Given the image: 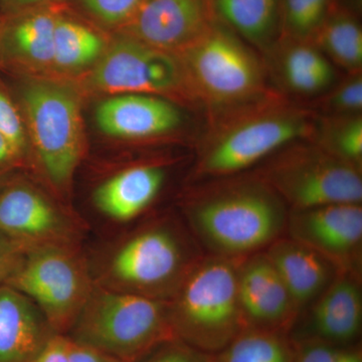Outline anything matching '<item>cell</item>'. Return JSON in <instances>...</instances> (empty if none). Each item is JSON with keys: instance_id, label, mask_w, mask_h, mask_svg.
I'll use <instances>...</instances> for the list:
<instances>
[{"instance_id": "cell-13", "label": "cell", "mask_w": 362, "mask_h": 362, "mask_svg": "<svg viewBox=\"0 0 362 362\" xmlns=\"http://www.w3.org/2000/svg\"><path fill=\"white\" fill-rule=\"evenodd\" d=\"M216 21L211 0H144L118 33L176 54Z\"/></svg>"}, {"instance_id": "cell-2", "label": "cell", "mask_w": 362, "mask_h": 362, "mask_svg": "<svg viewBox=\"0 0 362 362\" xmlns=\"http://www.w3.org/2000/svg\"><path fill=\"white\" fill-rule=\"evenodd\" d=\"M199 259L180 226L160 220L135 228L88 261L95 285L169 303Z\"/></svg>"}, {"instance_id": "cell-25", "label": "cell", "mask_w": 362, "mask_h": 362, "mask_svg": "<svg viewBox=\"0 0 362 362\" xmlns=\"http://www.w3.org/2000/svg\"><path fill=\"white\" fill-rule=\"evenodd\" d=\"M295 354L282 333L247 328L209 362H294Z\"/></svg>"}, {"instance_id": "cell-12", "label": "cell", "mask_w": 362, "mask_h": 362, "mask_svg": "<svg viewBox=\"0 0 362 362\" xmlns=\"http://www.w3.org/2000/svg\"><path fill=\"white\" fill-rule=\"evenodd\" d=\"M286 226L290 239L314 250L341 273L356 274L361 258V204L292 209Z\"/></svg>"}, {"instance_id": "cell-6", "label": "cell", "mask_w": 362, "mask_h": 362, "mask_svg": "<svg viewBox=\"0 0 362 362\" xmlns=\"http://www.w3.org/2000/svg\"><path fill=\"white\" fill-rule=\"evenodd\" d=\"M66 335L125 362H139L164 343L177 340L168 302L97 285Z\"/></svg>"}, {"instance_id": "cell-21", "label": "cell", "mask_w": 362, "mask_h": 362, "mask_svg": "<svg viewBox=\"0 0 362 362\" xmlns=\"http://www.w3.org/2000/svg\"><path fill=\"white\" fill-rule=\"evenodd\" d=\"M361 318V290L354 274H338L312 307V326L326 342L342 343L356 338Z\"/></svg>"}, {"instance_id": "cell-20", "label": "cell", "mask_w": 362, "mask_h": 362, "mask_svg": "<svg viewBox=\"0 0 362 362\" xmlns=\"http://www.w3.org/2000/svg\"><path fill=\"white\" fill-rule=\"evenodd\" d=\"M165 180L163 168L140 164L119 171L102 182L93 194L98 211L126 223L140 216L156 199Z\"/></svg>"}, {"instance_id": "cell-34", "label": "cell", "mask_w": 362, "mask_h": 362, "mask_svg": "<svg viewBox=\"0 0 362 362\" xmlns=\"http://www.w3.org/2000/svg\"><path fill=\"white\" fill-rule=\"evenodd\" d=\"M25 250L0 233V286L6 285L25 255Z\"/></svg>"}, {"instance_id": "cell-19", "label": "cell", "mask_w": 362, "mask_h": 362, "mask_svg": "<svg viewBox=\"0 0 362 362\" xmlns=\"http://www.w3.org/2000/svg\"><path fill=\"white\" fill-rule=\"evenodd\" d=\"M280 85L298 96H316L329 89L335 71L310 40L280 39L267 52Z\"/></svg>"}, {"instance_id": "cell-1", "label": "cell", "mask_w": 362, "mask_h": 362, "mask_svg": "<svg viewBox=\"0 0 362 362\" xmlns=\"http://www.w3.org/2000/svg\"><path fill=\"white\" fill-rule=\"evenodd\" d=\"M185 214L195 238L214 256L246 259L280 239L286 202L259 176L211 183L187 199Z\"/></svg>"}, {"instance_id": "cell-29", "label": "cell", "mask_w": 362, "mask_h": 362, "mask_svg": "<svg viewBox=\"0 0 362 362\" xmlns=\"http://www.w3.org/2000/svg\"><path fill=\"white\" fill-rule=\"evenodd\" d=\"M321 107L327 115H356L362 111V76L349 74V77L324 97Z\"/></svg>"}, {"instance_id": "cell-16", "label": "cell", "mask_w": 362, "mask_h": 362, "mask_svg": "<svg viewBox=\"0 0 362 362\" xmlns=\"http://www.w3.org/2000/svg\"><path fill=\"white\" fill-rule=\"evenodd\" d=\"M54 333L30 298L0 286V362H32Z\"/></svg>"}, {"instance_id": "cell-37", "label": "cell", "mask_w": 362, "mask_h": 362, "mask_svg": "<svg viewBox=\"0 0 362 362\" xmlns=\"http://www.w3.org/2000/svg\"><path fill=\"white\" fill-rule=\"evenodd\" d=\"M21 160L6 138L0 134V170L16 165Z\"/></svg>"}, {"instance_id": "cell-33", "label": "cell", "mask_w": 362, "mask_h": 362, "mask_svg": "<svg viewBox=\"0 0 362 362\" xmlns=\"http://www.w3.org/2000/svg\"><path fill=\"white\" fill-rule=\"evenodd\" d=\"M73 340L66 334L54 333L45 343L32 362H69Z\"/></svg>"}, {"instance_id": "cell-30", "label": "cell", "mask_w": 362, "mask_h": 362, "mask_svg": "<svg viewBox=\"0 0 362 362\" xmlns=\"http://www.w3.org/2000/svg\"><path fill=\"white\" fill-rule=\"evenodd\" d=\"M0 134L23 158L26 150L25 124L11 100L0 90Z\"/></svg>"}, {"instance_id": "cell-4", "label": "cell", "mask_w": 362, "mask_h": 362, "mask_svg": "<svg viewBox=\"0 0 362 362\" xmlns=\"http://www.w3.org/2000/svg\"><path fill=\"white\" fill-rule=\"evenodd\" d=\"M175 56L188 97L204 104L216 117L268 97L261 59L218 21Z\"/></svg>"}, {"instance_id": "cell-28", "label": "cell", "mask_w": 362, "mask_h": 362, "mask_svg": "<svg viewBox=\"0 0 362 362\" xmlns=\"http://www.w3.org/2000/svg\"><path fill=\"white\" fill-rule=\"evenodd\" d=\"M144 0H75L78 8L98 25L119 30L134 16Z\"/></svg>"}, {"instance_id": "cell-24", "label": "cell", "mask_w": 362, "mask_h": 362, "mask_svg": "<svg viewBox=\"0 0 362 362\" xmlns=\"http://www.w3.org/2000/svg\"><path fill=\"white\" fill-rule=\"evenodd\" d=\"M310 40L326 58L349 74L361 71L362 30L349 8L333 4Z\"/></svg>"}, {"instance_id": "cell-22", "label": "cell", "mask_w": 362, "mask_h": 362, "mask_svg": "<svg viewBox=\"0 0 362 362\" xmlns=\"http://www.w3.org/2000/svg\"><path fill=\"white\" fill-rule=\"evenodd\" d=\"M214 18L265 52L281 37L282 0H211Z\"/></svg>"}, {"instance_id": "cell-14", "label": "cell", "mask_w": 362, "mask_h": 362, "mask_svg": "<svg viewBox=\"0 0 362 362\" xmlns=\"http://www.w3.org/2000/svg\"><path fill=\"white\" fill-rule=\"evenodd\" d=\"M238 294L246 329L281 332L291 325L299 312L265 252L243 259Z\"/></svg>"}, {"instance_id": "cell-3", "label": "cell", "mask_w": 362, "mask_h": 362, "mask_svg": "<svg viewBox=\"0 0 362 362\" xmlns=\"http://www.w3.org/2000/svg\"><path fill=\"white\" fill-rule=\"evenodd\" d=\"M315 121L309 112L273 97L216 117L197 173L214 177L237 175L288 145L312 137Z\"/></svg>"}, {"instance_id": "cell-32", "label": "cell", "mask_w": 362, "mask_h": 362, "mask_svg": "<svg viewBox=\"0 0 362 362\" xmlns=\"http://www.w3.org/2000/svg\"><path fill=\"white\" fill-rule=\"evenodd\" d=\"M139 362H209V356L180 340H173L157 347Z\"/></svg>"}, {"instance_id": "cell-18", "label": "cell", "mask_w": 362, "mask_h": 362, "mask_svg": "<svg viewBox=\"0 0 362 362\" xmlns=\"http://www.w3.org/2000/svg\"><path fill=\"white\" fill-rule=\"evenodd\" d=\"M61 4L14 13L2 33L11 58L35 75L52 73L54 35Z\"/></svg>"}, {"instance_id": "cell-35", "label": "cell", "mask_w": 362, "mask_h": 362, "mask_svg": "<svg viewBox=\"0 0 362 362\" xmlns=\"http://www.w3.org/2000/svg\"><path fill=\"white\" fill-rule=\"evenodd\" d=\"M69 362H125L104 352L73 341Z\"/></svg>"}, {"instance_id": "cell-10", "label": "cell", "mask_w": 362, "mask_h": 362, "mask_svg": "<svg viewBox=\"0 0 362 362\" xmlns=\"http://www.w3.org/2000/svg\"><path fill=\"white\" fill-rule=\"evenodd\" d=\"M90 88L106 94H148L189 99L175 54L118 33L90 70Z\"/></svg>"}, {"instance_id": "cell-7", "label": "cell", "mask_w": 362, "mask_h": 362, "mask_svg": "<svg viewBox=\"0 0 362 362\" xmlns=\"http://www.w3.org/2000/svg\"><path fill=\"white\" fill-rule=\"evenodd\" d=\"M21 101L40 173L57 194L66 197L84 156L80 99L68 86L39 77L26 83Z\"/></svg>"}, {"instance_id": "cell-9", "label": "cell", "mask_w": 362, "mask_h": 362, "mask_svg": "<svg viewBox=\"0 0 362 362\" xmlns=\"http://www.w3.org/2000/svg\"><path fill=\"white\" fill-rule=\"evenodd\" d=\"M293 144L279 150L259 173L286 204L303 209L361 204V169L331 156L314 142Z\"/></svg>"}, {"instance_id": "cell-23", "label": "cell", "mask_w": 362, "mask_h": 362, "mask_svg": "<svg viewBox=\"0 0 362 362\" xmlns=\"http://www.w3.org/2000/svg\"><path fill=\"white\" fill-rule=\"evenodd\" d=\"M108 44L98 28L62 9L54 28L52 73L74 76L92 70Z\"/></svg>"}, {"instance_id": "cell-26", "label": "cell", "mask_w": 362, "mask_h": 362, "mask_svg": "<svg viewBox=\"0 0 362 362\" xmlns=\"http://www.w3.org/2000/svg\"><path fill=\"white\" fill-rule=\"evenodd\" d=\"M314 143L324 151L361 169L362 163V117L327 115L315 121Z\"/></svg>"}, {"instance_id": "cell-8", "label": "cell", "mask_w": 362, "mask_h": 362, "mask_svg": "<svg viewBox=\"0 0 362 362\" xmlns=\"http://www.w3.org/2000/svg\"><path fill=\"white\" fill-rule=\"evenodd\" d=\"M6 285L39 307L56 333L68 334L95 283L81 246L28 250Z\"/></svg>"}, {"instance_id": "cell-15", "label": "cell", "mask_w": 362, "mask_h": 362, "mask_svg": "<svg viewBox=\"0 0 362 362\" xmlns=\"http://www.w3.org/2000/svg\"><path fill=\"white\" fill-rule=\"evenodd\" d=\"M95 117L104 134L125 140L168 134L183 121L173 102L148 94L113 95L98 105Z\"/></svg>"}, {"instance_id": "cell-17", "label": "cell", "mask_w": 362, "mask_h": 362, "mask_svg": "<svg viewBox=\"0 0 362 362\" xmlns=\"http://www.w3.org/2000/svg\"><path fill=\"white\" fill-rule=\"evenodd\" d=\"M266 256L277 271L298 311L314 301L341 273L320 254L292 239H278Z\"/></svg>"}, {"instance_id": "cell-36", "label": "cell", "mask_w": 362, "mask_h": 362, "mask_svg": "<svg viewBox=\"0 0 362 362\" xmlns=\"http://www.w3.org/2000/svg\"><path fill=\"white\" fill-rule=\"evenodd\" d=\"M63 0H4L6 6L14 13L37 8V7L56 6L61 4Z\"/></svg>"}, {"instance_id": "cell-31", "label": "cell", "mask_w": 362, "mask_h": 362, "mask_svg": "<svg viewBox=\"0 0 362 362\" xmlns=\"http://www.w3.org/2000/svg\"><path fill=\"white\" fill-rule=\"evenodd\" d=\"M294 362H362L358 350L342 349L329 342H313L296 351Z\"/></svg>"}, {"instance_id": "cell-5", "label": "cell", "mask_w": 362, "mask_h": 362, "mask_svg": "<svg viewBox=\"0 0 362 362\" xmlns=\"http://www.w3.org/2000/svg\"><path fill=\"white\" fill-rule=\"evenodd\" d=\"M244 259L201 258L169 302L177 340L204 352H218L246 329L238 280Z\"/></svg>"}, {"instance_id": "cell-11", "label": "cell", "mask_w": 362, "mask_h": 362, "mask_svg": "<svg viewBox=\"0 0 362 362\" xmlns=\"http://www.w3.org/2000/svg\"><path fill=\"white\" fill-rule=\"evenodd\" d=\"M85 226L45 192L25 181L0 188V233L25 251L81 246Z\"/></svg>"}, {"instance_id": "cell-27", "label": "cell", "mask_w": 362, "mask_h": 362, "mask_svg": "<svg viewBox=\"0 0 362 362\" xmlns=\"http://www.w3.org/2000/svg\"><path fill=\"white\" fill-rule=\"evenodd\" d=\"M334 0H282L280 39L311 40Z\"/></svg>"}]
</instances>
